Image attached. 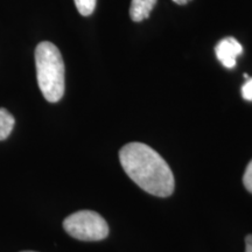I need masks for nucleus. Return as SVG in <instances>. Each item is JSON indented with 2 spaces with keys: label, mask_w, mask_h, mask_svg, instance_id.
Listing matches in <instances>:
<instances>
[{
  "label": "nucleus",
  "mask_w": 252,
  "mask_h": 252,
  "mask_svg": "<svg viewBox=\"0 0 252 252\" xmlns=\"http://www.w3.org/2000/svg\"><path fill=\"white\" fill-rule=\"evenodd\" d=\"M245 252H252V235H249L245 238Z\"/></svg>",
  "instance_id": "9d476101"
},
{
  "label": "nucleus",
  "mask_w": 252,
  "mask_h": 252,
  "mask_svg": "<svg viewBox=\"0 0 252 252\" xmlns=\"http://www.w3.org/2000/svg\"><path fill=\"white\" fill-rule=\"evenodd\" d=\"M63 228L71 237L86 242L102 241L109 235L106 220L91 210H81L69 215L63 222Z\"/></svg>",
  "instance_id": "7ed1b4c3"
},
{
  "label": "nucleus",
  "mask_w": 252,
  "mask_h": 252,
  "mask_svg": "<svg viewBox=\"0 0 252 252\" xmlns=\"http://www.w3.org/2000/svg\"><path fill=\"white\" fill-rule=\"evenodd\" d=\"M242 96L244 99L252 100V78L248 80L247 83L242 87Z\"/></svg>",
  "instance_id": "1a4fd4ad"
},
{
  "label": "nucleus",
  "mask_w": 252,
  "mask_h": 252,
  "mask_svg": "<svg viewBox=\"0 0 252 252\" xmlns=\"http://www.w3.org/2000/svg\"><path fill=\"white\" fill-rule=\"evenodd\" d=\"M243 184L245 186V188H247L250 193H252V160L249 162L247 169H245L243 176Z\"/></svg>",
  "instance_id": "6e6552de"
},
{
  "label": "nucleus",
  "mask_w": 252,
  "mask_h": 252,
  "mask_svg": "<svg viewBox=\"0 0 252 252\" xmlns=\"http://www.w3.org/2000/svg\"><path fill=\"white\" fill-rule=\"evenodd\" d=\"M74 1L77 11L83 17H89L94 13V8H96L97 0H74Z\"/></svg>",
  "instance_id": "0eeeda50"
},
{
  "label": "nucleus",
  "mask_w": 252,
  "mask_h": 252,
  "mask_svg": "<svg viewBox=\"0 0 252 252\" xmlns=\"http://www.w3.org/2000/svg\"><path fill=\"white\" fill-rule=\"evenodd\" d=\"M23 252H35V251H23Z\"/></svg>",
  "instance_id": "f8f14e48"
},
{
  "label": "nucleus",
  "mask_w": 252,
  "mask_h": 252,
  "mask_svg": "<svg viewBox=\"0 0 252 252\" xmlns=\"http://www.w3.org/2000/svg\"><path fill=\"white\" fill-rule=\"evenodd\" d=\"M216 56L225 68H234L236 60L243 52V47L235 37L229 36L222 39L216 45Z\"/></svg>",
  "instance_id": "20e7f679"
},
{
  "label": "nucleus",
  "mask_w": 252,
  "mask_h": 252,
  "mask_svg": "<svg viewBox=\"0 0 252 252\" xmlns=\"http://www.w3.org/2000/svg\"><path fill=\"white\" fill-rule=\"evenodd\" d=\"M14 117L6 109L0 108V140H5L14 127Z\"/></svg>",
  "instance_id": "423d86ee"
},
{
  "label": "nucleus",
  "mask_w": 252,
  "mask_h": 252,
  "mask_svg": "<svg viewBox=\"0 0 252 252\" xmlns=\"http://www.w3.org/2000/svg\"><path fill=\"white\" fill-rule=\"evenodd\" d=\"M119 160L128 178L146 193L167 197L174 191L171 167L152 147L143 143L126 144L119 151Z\"/></svg>",
  "instance_id": "f257e3e1"
},
{
  "label": "nucleus",
  "mask_w": 252,
  "mask_h": 252,
  "mask_svg": "<svg viewBox=\"0 0 252 252\" xmlns=\"http://www.w3.org/2000/svg\"><path fill=\"white\" fill-rule=\"evenodd\" d=\"M157 0H132L130 7V17L135 23H140L149 18L153 11Z\"/></svg>",
  "instance_id": "39448f33"
},
{
  "label": "nucleus",
  "mask_w": 252,
  "mask_h": 252,
  "mask_svg": "<svg viewBox=\"0 0 252 252\" xmlns=\"http://www.w3.org/2000/svg\"><path fill=\"white\" fill-rule=\"evenodd\" d=\"M173 1L178 5H186V4H188L189 1H191V0H173Z\"/></svg>",
  "instance_id": "9b49d317"
},
{
  "label": "nucleus",
  "mask_w": 252,
  "mask_h": 252,
  "mask_svg": "<svg viewBox=\"0 0 252 252\" xmlns=\"http://www.w3.org/2000/svg\"><path fill=\"white\" fill-rule=\"evenodd\" d=\"M36 78L43 97L56 103L64 94V63L54 43L43 41L35 48Z\"/></svg>",
  "instance_id": "f03ea898"
}]
</instances>
